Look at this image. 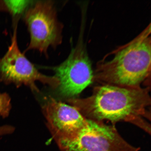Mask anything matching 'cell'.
I'll return each mask as SVG.
<instances>
[{
	"label": "cell",
	"instance_id": "cell-1",
	"mask_svg": "<svg viewBox=\"0 0 151 151\" xmlns=\"http://www.w3.org/2000/svg\"><path fill=\"white\" fill-rule=\"evenodd\" d=\"M150 90L149 87L101 84L94 87L89 97L68 101L88 119L103 122L108 120L113 125L119 122H129L150 134V125L142 118L150 116L147 110L151 105Z\"/></svg>",
	"mask_w": 151,
	"mask_h": 151
},
{
	"label": "cell",
	"instance_id": "cell-2",
	"mask_svg": "<svg viewBox=\"0 0 151 151\" xmlns=\"http://www.w3.org/2000/svg\"><path fill=\"white\" fill-rule=\"evenodd\" d=\"M151 24L130 42L98 62L93 82L122 87H140L150 77Z\"/></svg>",
	"mask_w": 151,
	"mask_h": 151
},
{
	"label": "cell",
	"instance_id": "cell-3",
	"mask_svg": "<svg viewBox=\"0 0 151 151\" xmlns=\"http://www.w3.org/2000/svg\"><path fill=\"white\" fill-rule=\"evenodd\" d=\"M34 2L24 16L30 37L26 51L38 50L47 57L49 47L55 48L62 42L63 25L58 20L52 1Z\"/></svg>",
	"mask_w": 151,
	"mask_h": 151
},
{
	"label": "cell",
	"instance_id": "cell-4",
	"mask_svg": "<svg viewBox=\"0 0 151 151\" xmlns=\"http://www.w3.org/2000/svg\"><path fill=\"white\" fill-rule=\"evenodd\" d=\"M81 25L76 46L65 61L52 68L59 82V93L68 99H75L93 82L91 62L84 42L85 23Z\"/></svg>",
	"mask_w": 151,
	"mask_h": 151
},
{
	"label": "cell",
	"instance_id": "cell-5",
	"mask_svg": "<svg viewBox=\"0 0 151 151\" xmlns=\"http://www.w3.org/2000/svg\"><path fill=\"white\" fill-rule=\"evenodd\" d=\"M63 151H139L121 136L114 126L88 119L76 134L56 141Z\"/></svg>",
	"mask_w": 151,
	"mask_h": 151
},
{
	"label": "cell",
	"instance_id": "cell-6",
	"mask_svg": "<svg viewBox=\"0 0 151 151\" xmlns=\"http://www.w3.org/2000/svg\"><path fill=\"white\" fill-rule=\"evenodd\" d=\"M14 27L11 43L5 55L0 60L1 81L17 86L24 85L37 91L35 82L38 81L58 88L59 82L55 76H47L40 73L19 49L17 37V23Z\"/></svg>",
	"mask_w": 151,
	"mask_h": 151
},
{
	"label": "cell",
	"instance_id": "cell-7",
	"mask_svg": "<svg viewBox=\"0 0 151 151\" xmlns=\"http://www.w3.org/2000/svg\"><path fill=\"white\" fill-rule=\"evenodd\" d=\"M44 112L48 127L56 141L76 134L87 124V119L75 107L54 99L45 105Z\"/></svg>",
	"mask_w": 151,
	"mask_h": 151
},
{
	"label": "cell",
	"instance_id": "cell-8",
	"mask_svg": "<svg viewBox=\"0 0 151 151\" xmlns=\"http://www.w3.org/2000/svg\"><path fill=\"white\" fill-rule=\"evenodd\" d=\"M4 3L9 11L14 16H19L25 12L33 3V1H5Z\"/></svg>",
	"mask_w": 151,
	"mask_h": 151
},
{
	"label": "cell",
	"instance_id": "cell-9",
	"mask_svg": "<svg viewBox=\"0 0 151 151\" xmlns=\"http://www.w3.org/2000/svg\"><path fill=\"white\" fill-rule=\"evenodd\" d=\"M11 108V99L6 93H0V115L4 118L9 116Z\"/></svg>",
	"mask_w": 151,
	"mask_h": 151
},
{
	"label": "cell",
	"instance_id": "cell-10",
	"mask_svg": "<svg viewBox=\"0 0 151 151\" xmlns=\"http://www.w3.org/2000/svg\"><path fill=\"white\" fill-rule=\"evenodd\" d=\"M14 128L12 126H0V136L12 133Z\"/></svg>",
	"mask_w": 151,
	"mask_h": 151
}]
</instances>
